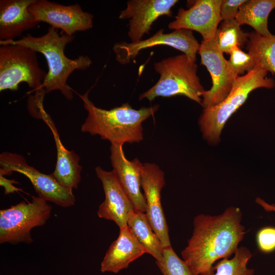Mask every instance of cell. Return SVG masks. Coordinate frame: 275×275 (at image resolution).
I'll return each mask as SVG.
<instances>
[{"instance_id":"1","label":"cell","mask_w":275,"mask_h":275,"mask_svg":"<svg viewBox=\"0 0 275 275\" xmlns=\"http://www.w3.org/2000/svg\"><path fill=\"white\" fill-rule=\"evenodd\" d=\"M241 211L230 207L217 215L199 214L194 219V230L182 259L195 275L213 271L215 262L234 254L245 234Z\"/></svg>"},{"instance_id":"2","label":"cell","mask_w":275,"mask_h":275,"mask_svg":"<svg viewBox=\"0 0 275 275\" xmlns=\"http://www.w3.org/2000/svg\"><path fill=\"white\" fill-rule=\"evenodd\" d=\"M74 38V36L64 33L60 35L57 29L50 26L41 36L28 34L18 40L0 41V45H20L42 54L46 60L48 71L40 90H44L46 93L59 90L66 99L71 100L73 92L67 84L69 76L74 71L86 70L92 64L87 56H79L74 59L66 57L65 48Z\"/></svg>"},{"instance_id":"3","label":"cell","mask_w":275,"mask_h":275,"mask_svg":"<svg viewBox=\"0 0 275 275\" xmlns=\"http://www.w3.org/2000/svg\"><path fill=\"white\" fill-rule=\"evenodd\" d=\"M89 92L79 95L88 113L81 126L82 132L98 135L111 144L123 145L125 143H138L143 140L142 123L156 113L158 105L135 109L126 103L104 109L97 107L90 100Z\"/></svg>"},{"instance_id":"4","label":"cell","mask_w":275,"mask_h":275,"mask_svg":"<svg viewBox=\"0 0 275 275\" xmlns=\"http://www.w3.org/2000/svg\"><path fill=\"white\" fill-rule=\"evenodd\" d=\"M267 71L256 66L244 75L238 76L231 91L219 103L203 109L199 123L203 138L210 143L220 140L222 130L229 118L246 100L249 94L260 88H272L274 80Z\"/></svg>"},{"instance_id":"5","label":"cell","mask_w":275,"mask_h":275,"mask_svg":"<svg viewBox=\"0 0 275 275\" xmlns=\"http://www.w3.org/2000/svg\"><path fill=\"white\" fill-rule=\"evenodd\" d=\"M154 68L160 77L153 87L140 95L139 100L152 101L157 97L183 95L202 104L201 97L205 91L197 75L198 66L185 54L156 62Z\"/></svg>"},{"instance_id":"6","label":"cell","mask_w":275,"mask_h":275,"mask_svg":"<svg viewBox=\"0 0 275 275\" xmlns=\"http://www.w3.org/2000/svg\"><path fill=\"white\" fill-rule=\"evenodd\" d=\"M47 72L40 66L37 52L20 45H0V91H17L25 82L32 91H40Z\"/></svg>"},{"instance_id":"7","label":"cell","mask_w":275,"mask_h":275,"mask_svg":"<svg viewBox=\"0 0 275 275\" xmlns=\"http://www.w3.org/2000/svg\"><path fill=\"white\" fill-rule=\"evenodd\" d=\"M51 206L44 199L34 197L31 202H21L0 211V243L30 244L31 232L44 225L49 218Z\"/></svg>"},{"instance_id":"8","label":"cell","mask_w":275,"mask_h":275,"mask_svg":"<svg viewBox=\"0 0 275 275\" xmlns=\"http://www.w3.org/2000/svg\"><path fill=\"white\" fill-rule=\"evenodd\" d=\"M0 175H8L13 172L26 176L32 184L38 197L62 207L74 205L75 198L72 189L61 185L52 174H45L29 165L23 156L5 152L0 155Z\"/></svg>"},{"instance_id":"9","label":"cell","mask_w":275,"mask_h":275,"mask_svg":"<svg viewBox=\"0 0 275 275\" xmlns=\"http://www.w3.org/2000/svg\"><path fill=\"white\" fill-rule=\"evenodd\" d=\"M198 52L201 64L207 68L212 78L211 89L202 95L201 105L205 109L222 102L231 91L238 76L231 70L219 49L216 35L212 39L203 40Z\"/></svg>"},{"instance_id":"10","label":"cell","mask_w":275,"mask_h":275,"mask_svg":"<svg viewBox=\"0 0 275 275\" xmlns=\"http://www.w3.org/2000/svg\"><path fill=\"white\" fill-rule=\"evenodd\" d=\"M200 45L193 31L178 29L170 33H164L160 29L150 38L138 42L116 43L113 48L116 60L120 64H126L134 60L143 49L156 45H165L183 52L193 62L196 63V54Z\"/></svg>"},{"instance_id":"11","label":"cell","mask_w":275,"mask_h":275,"mask_svg":"<svg viewBox=\"0 0 275 275\" xmlns=\"http://www.w3.org/2000/svg\"><path fill=\"white\" fill-rule=\"evenodd\" d=\"M29 10L39 22L47 23L69 36L90 30L93 25V15L84 11L78 4L63 5L48 0H36Z\"/></svg>"},{"instance_id":"12","label":"cell","mask_w":275,"mask_h":275,"mask_svg":"<svg viewBox=\"0 0 275 275\" xmlns=\"http://www.w3.org/2000/svg\"><path fill=\"white\" fill-rule=\"evenodd\" d=\"M42 97H32L30 100L29 109L32 114L43 120L52 132L57 149V162L51 174L61 185L71 189L77 188L81 179L82 167L80 158L73 151L67 150L62 143L54 122L43 106Z\"/></svg>"},{"instance_id":"13","label":"cell","mask_w":275,"mask_h":275,"mask_svg":"<svg viewBox=\"0 0 275 275\" xmlns=\"http://www.w3.org/2000/svg\"><path fill=\"white\" fill-rule=\"evenodd\" d=\"M165 184L164 173L158 166L148 162L143 164L141 187L146 202V213L163 248L171 246L161 202V191Z\"/></svg>"},{"instance_id":"14","label":"cell","mask_w":275,"mask_h":275,"mask_svg":"<svg viewBox=\"0 0 275 275\" xmlns=\"http://www.w3.org/2000/svg\"><path fill=\"white\" fill-rule=\"evenodd\" d=\"M177 0H131L119 18L129 20L128 35L131 42H138L149 34L154 22L162 16H171Z\"/></svg>"},{"instance_id":"15","label":"cell","mask_w":275,"mask_h":275,"mask_svg":"<svg viewBox=\"0 0 275 275\" xmlns=\"http://www.w3.org/2000/svg\"><path fill=\"white\" fill-rule=\"evenodd\" d=\"M222 0H197L188 9L178 10L175 19L170 22L171 30L184 29L199 33L203 40L214 37L222 20L220 14Z\"/></svg>"},{"instance_id":"16","label":"cell","mask_w":275,"mask_h":275,"mask_svg":"<svg viewBox=\"0 0 275 275\" xmlns=\"http://www.w3.org/2000/svg\"><path fill=\"white\" fill-rule=\"evenodd\" d=\"M105 194L104 201L100 205L97 215L100 218L112 221L119 227L127 226V220L134 206L121 186L113 170L106 171L101 167L95 169Z\"/></svg>"},{"instance_id":"17","label":"cell","mask_w":275,"mask_h":275,"mask_svg":"<svg viewBox=\"0 0 275 275\" xmlns=\"http://www.w3.org/2000/svg\"><path fill=\"white\" fill-rule=\"evenodd\" d=\"M110 150L113 170L121 186L134 209L146 212V199L141 190L143 164L136 158L133 160H128L125 156L122 145L111 144Z\"/></svg>"},{"instance_id":"18","label":"cell","mask_w":275,"mask_h":275,"mask_svg":"<svg viewBox=\"0 0 275 275\" xmlns=\"http://www.w3.org/2000/svg\"><path fill=\"white\" fill-rule=\"evenodd\" d=\"M35 1H0V41L15 40L40 23L29 10Z\"/></svg>"},{"instance_id":"19","label":"cell","mask_w":275,"mask_h":275,"mask_svg":"<svg viewBox=\"0 0 275 275\" xmlns=\"http://www.w3.org/2000/svg\"><path fill=\"white\" fill-rule=\"evenodd\" d=\"M145 253L144 248L127 226L120 229L118 238L109 246L101 263L100 271L118 273Z\"/></svg>"},{"instance_id":"20","label":"cell","mask_w":275,"mask_h":275,"mask_svg":"<svg viewBox=\"0 0 275 275\" xmlns=\"http://www.w3.org/2000/svg\"><path fill=\"white\" fill-rule=\"evenodd\" d=\"M274 8L275 0L247 1L240 7L235 20L240 25H249L260 35L269 36L268 18Z\"/></svg>"},{"instance_id":"21","label":"cell","mask_w":275,"mask_h":275,"mask_svg":"<svg viewBox=\"0 0 275 275\" xmlns=\"http://www.w3.org/2000/svg\"><path fill=\"white\" fill-rule=\"evenodd\" d=\"M127 226L148 253L156 260L162 257L163 248L146 212L134 209L128 216Z\"/></svg>"},{"instance_id":"22","label":"cell","mask_w":275,"mask_h":275,"mask_svg":"<svg viewBox=\"0 0 275 275\" xmlns=\"http://www.w3.org/2000/svg\"><path fill=\"white\" fill-rule=\"evenodd\" d=\"M247 43L248 53L252 56L256 66L274 74L275 35L263 36L251 33Z\"/></svg>"},{"instance_id":"23","label":"cell","mask_w":275,"mask_h":275,"mask_svg":"<svg viewBox=\"0 0 275 275\" xmlns=\"http://www.w3.org/2000/svg\"><path fill=\"white\" fill-rule=\"evenodd\" d=\"M252 257L248 248H238L232 258L220 260L214 265L212 272L202 275H253L254 270L247 266Z\"/></svg>"},{"instance_id":"24","label":"cell","mask_w":275,"mask_h":275,"mask_svg":"<svg viewBox=\"0 0 275 275\" xmlns=\"http://www.w3.org/2000/svg\"><path fill=\"white\" fill-rule=\"evenodd\" d=\"M215 35L219 49L223 53H228L234 47L247 43L249 36V34L243 32L235 19L223 21Z\"/></svg>"},{"instance_id":"25","label":"cell","mask_w":275,"mask_h":275,"mask_svg":"<svg viewBox=\"0 0 275 275\" xmlns=\"http://www.w3.org/2000/svg\"><path fill=\"white\" fill-rule=\"evenodd\" d=\"M156 263L163 275H195L185 262L176 254L172 246L163 249L162 257Z\"/></svg>"},{"instance_id":"26","label":"cell","mask_w":275,"mask_h":275,"mask_svg":"<svg viewBox=\"0 0 275 275\" xmlns=\"http://www.w3.org/2000/svg\"><path fill=\"white\" fill-rule=\"evenodd\" d=\"M230 57L228 61L229 65L237 76L253 70L256 66L252 56L249 53L242 51L238 46L234 47L230 53Z\"/></svg>"},{"instance_id":"27","label":"cell","mask_w":275,"mask_h":275,"mask_svg":"<svg viewBox=\"0 0 275 275\" xmlns=\"http://www.w3.org/2000/svg\"><path fill=\"white\" fill-rule=\"evenodd\" d=\"M256 239L260 250L270 253L275 250V228L267 227L261 229L257 233Z\"/></svg>"},{"instance_id":"28","label":"cell","mask_w":275,"mask_h":275,"mask_svg":"<svg viewBox=\"0 0 275 275\" xmlns=\"http://www.w3.org/2000/svg\"><path fill=\"white\" fill-rule=\"evenodd\" d=\"M247 1L245 0H222L220 14L222 20L235 19L240 7Z\"/></svg>"},{"instance_id":"29","label":"cell","mask_w":275,"mask_h":275,"mask_svg":"<svg viewBox=\"0 0 275 275\" xmlns=\"http://www.w3.org/2000/svg\"><path fill=\"white\" fill-rule=\"evenodd\" d=\"M17 183H18L17 181L14 180L8 179L5 178L4 176L0 175V185L4 187L5 194L6 195L19 191H22V189L17 188L13 185Z\"/></svg>"},{"instance_id":"30","label":"cell","mask_w":275,"mask_h":275,"mask_svg":"<svg viewBox=\"0 0 275 275\" xmlns=\"http://www.w3.org/2000/svg\"><path fill=\"white\" fill-rule=\"evenodd\" d=\"M256 202L260 205L266 211H275V205L268 204L261 199H257Z\"/></svg>"}]
</instances>
